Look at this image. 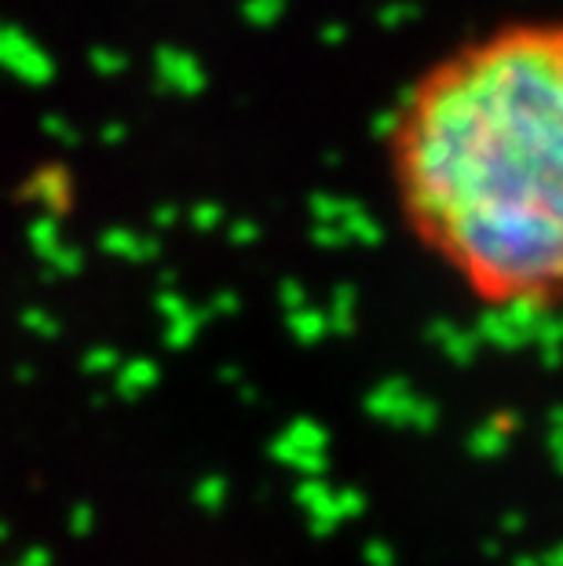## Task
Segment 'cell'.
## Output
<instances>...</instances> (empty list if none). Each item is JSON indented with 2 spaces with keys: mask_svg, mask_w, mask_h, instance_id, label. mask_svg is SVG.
I'll return each instance as SVG.
<instances>
[{
  "mask_svg": "<svg viewBox=\"0 0 563 566\" xmlns=\"http://www.w3.org/2000/svg\"><path fill=\"white\" fill-rule=\"evenodd\" d=\"M406 238L490 315L563 304V19L520 15L439 52L385 125Z\"/></svg>",
  "mask_w": 563,
  "mask_h": 566,
  "instance_id": "6da1fadb",
  "label": "cell"
}]
</instances>
